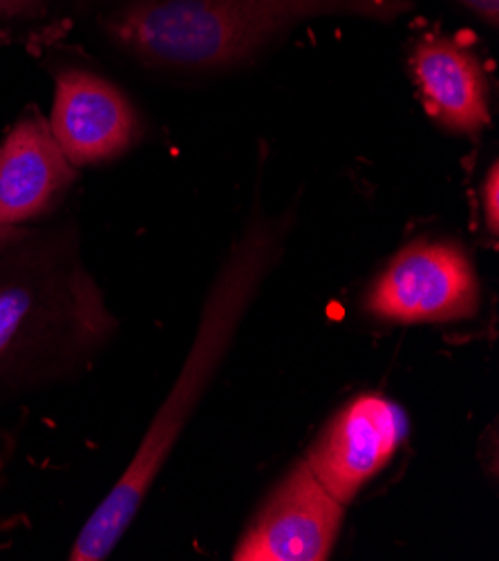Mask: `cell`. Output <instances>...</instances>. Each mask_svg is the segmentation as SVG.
Masks as SVG:
<instances>
[{
    "mask_svg": "<svg viewBox=\"0 0 499 561\" xmlns=\"http://www.w3.org/2000/svg\"><path fill=\"white\" fill-rule=\"evenodd\" d=\"M117 331L75 227H0V403L77 380Z\"/></svg>",
    "mask_w": 499,
    "mask_h": 561,
    "instance_id": "6da1fadb",
    "label": "cell"
},
{
    "mask_svg": "<svg viewBox=\"0 0 499 561\" xmlns=\"http://www.w3.org/2000/svg\"><path fill=\"white\" fill-rule=\"evenodd\" d=\"M292 224V213L269 217L260 206L256 208V215L215 275L202 309L197 335L175 385L155 412L124 474L81 528L70 550L72 561L105 559L133 526L161 468L200 408L204 391L225 363L264 279L281 262Z\"/></svg>",
    "mask_w": 499,
    "mask_h": 561,
    "instance_id": "7a4b0ae2",
    "label": "cell"
},
{
    "mask_svg": "<svg viewBox=\"0 0 499 561\" xmlns=\"http://www.w3.org/2000/svg\"><path fill=\"white\" fill-rule=\"evenodd\" d=\"M415 8V0H103L97 25L139 66L193 75L240 66L311 19L393 23Z\"/></svg>",
    "mask_w": 499,
    "mask_h": 561,
    "instance_id": "3957f363",
    "label": "cell"
},
{
    "mask_svg": "<svg viewBox=\"0 0 499 561\" xmlns=\"http://www.w3.org/2000/svg\"><path fill=\"white\" fill-rule=\"evenodd\" d=\"M479 283L470 255L453 240L406 244L376 275L365 311L385 322L430 324L473 318Z\"/></svg>",
    "mask_w": 499,
    "mask_h": 561,
    "instance_id": "277c9868",
    "label": "cell"
},
{
    "mask_svg": "<svg viewBox=\"0 0 499 561\" xmlns=\"http://www.w3.org/2000/svg\"><path fill=\"white\" fill-rule=\"evenodd\" d=\"M345 506L307 463H298L264 501L234 550L236 561H322L334 548Z\"/></svg>",
    "mask_w": 499,
    "mask_h": 561,
    "instance_id": "5b68a950",
    "label": "cell"
},
{
    "mask_svg": "<svg viewBox=\"0 0 499 561\" xmlns=\"http://www.w3.org/2000/svg\"><path fill=\"white\" fill-rule=\"evenodd\" d=\"M49 128L77 165H101L124 157L144 135L133 101L97 72L68 68L54 77Z\"/></svg>",
    "mask_w": 499,
    "mask_h": 561,
    "instance_id": "8992f818",
    "label": "cell"
},
{
    "mask_svg": "<svg viewBox=\"0 0 499 561\" xmlns=\"http://www.w3.org/2000/svg\"><path fill=\"white\" fill-rule=\"evenodd\" d=\"M404 436L401 410L383 397L365 394L327 423L305 463L320 485L348 506L395 459Z\"/></svg>",
    "mask_w": 499,
    "mask_h": 561,
    "instance_id": "52a82bcc",
    "label": "cell"
},
{
    "mask_svg": "<svg viewBox=\"0 0 499 561\" xmlns=\"http://www.w3.org/2000/svg\"><path fill=\"white\" fill-rule=\"evenodd\" d=\"M79 178L36 112L23 117L0 141V227H30L52 215Z\"/></svg>",
    "mask_w": 499,
    "mask_h": 561,
    "instance_id": "ba28073f",
    "label": "cell"
},
{
    "mask_svg": "<svg viewBox=\"0 0 499 561\" xmlns=\"http://www.w3.org/2000/svg\"><path fill=\"white\" fill-rule=\"evenodd\" d=\"M410 72L436 126L464 137L490 126L488 79L468 43L439 32L421 36L410 54Z\"/></svg>",
    "mask_w": 499,
    "mask_h": 561,
    "instance_id": "9c48e42d",
    "label": "cell"
},
{
    "mask_svg": "<svg viewBox=\"0 0 499 561\" xmlns=\"http://www.w3.org/2000/svg\"><path fill=\"white\" fill-rule=\"evenodd\" d=\"M479 204H481V217H484V227L492 238L499 233V165L492 161L488 168V173L481 180L479 188Z\"/></svg>",
    "mask_w": 499,
    "mask_h": 561,
    "instance_id": "30bf717a",
    "label": "cell"
},
{
    "mask_svg": "<svg viewBox=\"0 0 499 561\" xmlns=\"http://www.w3.org/2000/svg\"><path fill=\"white\" fill-rule=\"evenodd\" d=\"M457 3L470 10L477 19H481L490 27L499 25V0H457Z\"/></svg>",
    "mask_w": 499,
    "mask_h": 561,
    "instance_id": "8fae6325",
    "label": "cell"
},
{
    "mask_svg": "<svg viewBox=\"0 0 499 561\" xmlns=\"http://www.w3.org/2000/svg\"><path fill=\"white\" fill-rule=\"evenodd\" d=\"M43 0H0V16L3 19H25L41 10Z\"/></svg>",
    "mask_w": 499,
    "mask_h": 561,
    "instance_id": "7c38bea8",
    "label": "cell"
}]
</instances>
